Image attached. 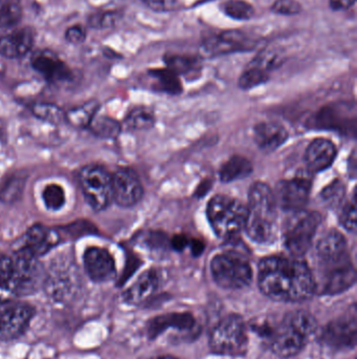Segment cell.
Segmentation results:
<instances>
[{"mask_svg": "<svg viewBox=\"0 0 357 359\" xmlns=\"http://www.w3.org/2000/svg\"><path fill=\"white\" fill-rule=\"evenodd\" d=\"M112 201L119 206H135L143 198V188L139 176L129 168H120L112 174Z\"/></svg>", "mask_w": 357, "mask_h": 359, "instance_id": "14", "label": "cell"}, {"mask_svg": "<svg viewBox=\"0 0 357 359\" xmlns=\"http://www.w3.org/2000/svg\"><path fill=\"white\" fill-rule=\"evenodd\" d=\"M313 272V270H311ZM315 293L322 295H334L348 290L355 284L356 272L350 260V256L336 262H317L315 272Z\"/></svg>", "mask_w": 357, "mask_h": 359, "instance_id": "10", "label": "cell"}, {"mask_svg": "<svg viewBox=\"0 0 357 359\" xmlns=\"http://www.w3.org/2000/svg\"><path fill=\"white\" fill-rule=\"evenodd\" d=\"M340 223L347 231H355L356 229V206L355 202L349 203L340 213Z\"/></svg>", "mask_w": 357, "mask_h": 359, "instance_id": "43", "label": "cell"}, {"mask_svg": "<svg viewBox=\"0 0 357 359\" xmlns=\"http://www.w3.org/2000/svg\"><path fill=\"white\" fill-rule=\"evenodd\" d=\"M88 129L98 138L116 139L120 135L122 127L118 121L110 117L96 115Z\"/></svg>", "mask_w": 357, "mask_h": 359, "instance_id": "34", "label": "cell"}, {"mask_svg": "<svg viewBox=\"0 0 357 359\" xmlns=\"http://www.w3.org/2000/svg\"><path fill=\"white\" fill-rule=\"evenodd\" d=\"M317 324L308 312L295 311L287 314L276 326L270 338V347L280 358H290L299 354L317 331Z\"/></svg>", "mask_w": 357, "mask_h": 359, "instance_id": "3", "label": "cell"}, {"mask_svg": "<svg viewBox=\"0 0 357 359\" xmlns=\"http://www.w3.org/2000/svg\"><path fill=\"white\" fill-rule=\"evenodd\" d=\"M189 243H190L189 240L182 235H175V237H174L173 240L171 241L172 247H173L175 250H178V251H182V250H184V248L188 246Z\"/></svg>", "mask_w": 357, "mask_h": 359, "instance_id": "47", "label": "cell"}, {"mask_svg": "<svg viewBox=\"0 0 357 359\" xmlns=\"http://www.w3.org/2000/svg\"><path fill=\"white\" fill-rule=\"evenodd\" d=\"M196 325L192 314L169 313L159 315L152 319L147 325V333L150 338H157L163 332L169 329L180 330V331H190Z\"/></svg>", "mask_w": 357, "mask_h": 359, "instance_id": "21", "label": "cell"}, {"mask_svg": "<svg viewBox=\"0 0 357 359\" xmlns=\"http://www.w3.org/2000/svg\"><path fill=\"white\" fill-rule=\"evenodd\" d=\"M336 149L327 139H315L306 151L305 161L313 172H323L333 163Z\"/></svg>", "mask_w": 357, "mask_h": 359, "instance_id": "23", "label": "cell"}, {"mask_svg": "<svg viewBox=\"0 0 357 359\" xmlns=\"http://www.w3.org/2000/svg\"><path fill=\"white\" fill-rule=\"evenodd\" d=\"M252 166L247 159L241 156H234L223 164L219 172V176L221 181L227 183V182L246 178L252 174Z\"/></svg>", "mask_w": 357, "mask_h": 359, "instance_id": "28", "label": "cell"}, {"mask_svg": "<svg viewBox=\"0 0 357 359\" xmlns=\"http://www.w3.org/2000/svg\"><path fill=\"white\" fill-rule=\"evenodd\" d=\"M84 269L88 278L94 283H107L116 276V260L110 250L90 246L84 251Z\"/></svg>", "mask_w": 357, "mask_h": 359, "instance_id": "15", "label": "cell"}, {"mask_svg": "<svg viewBox=\"0 0 357 359\" xmlns=\"http://www.w3.org/2000/svg\"><path fill=\"white\" fill-rule=\"evenodd\" d=\"M42 201L49 210H61L67 204V194L64 188L60 184H47L42 190Z\"/></svg>", "mask_w": 357, "mask_h": 359, "instance_id": "36", "label": "cell"}, {"mask_svg": "<svg viewBox=\"0 0 357 359\" xmlns=\"http://www.w3.org/2000/svg\"><path fill=\"white\" fill-rule=\"evenodd\" d=\"M328 3L332 11H346L355 5L356 0H328Z\"/></svg>", "mask_w": 357, "mask_h": 359, "instance_id": "46", "label": "cell"}, {"mask_svg": "<svg viewBox=\"0 0 357 359\" xmlns=\"http://www.w3.org/2000/svg\"><path fill=\"white\" fill-rule=\"evenodd\" d=\"M223 11L227 17L240 22L252 19L254 15V8L245 0H227L223 5Z\"/></svg>", "mask_w": 357, "mask_h": 359, "instance_id": "37", "label": "cell"}, {"mask_svg": "<svg viewBox=\"0 0 357 359\" xmlns=\"http://www.w3.org/2000/svg\"><path fill=\"white\" fill-rule=\"evenodd\" d=\"M311 190V180L306 176H297L291 180H284L276 188L277 205L284 210L295 211L303 209L308 202Z\"/></svg>", "mask_w": 357, "mask_h": 359, "instance_id": "16", "label": "cell"}, {"mask_svg": "<svg viewBox=\"0 0 357 359\" xmlns=\"http://www.w3.org/2000/svg\"><path fill=\"white\" fill-rule=\"evenodd\" d=\"M159 278L155 270H148L125 291L123 299L129 305L137 306L149 299L159 288Z\"/></svg>", "mask_w": 357, "mask_h": 359, "instance_id": "24", "label": "cell"}, {"mask_svg": "<svg viewBox=\"0 0 357 359\" xmlns=\"http://www.w3.org/2000/svg\"><path fill=\"white\" fill-rule=\"evenodd\" d=\"M317 262H336L349 256L347 241L342 233L329 231L319 240L315 248Z\"/></svg>", "mask_w": 357, "mask_h": 359, "instance_id": "22", "label": "cell"}, {"mask_svg": "<svg viewBox=\"0 0 357 359\" xmlns=\"http://www.w3.org/2000/svg\"><path fill=\"white\" fill-rule=\"evenodd\" d=\"M33 115L42 122L60 125L65 122V110L49 102H37L31 106Z\"/></svg>", "mask_w": 357, "mask_h": 359, "instance_id": "31", "label": "cell"}, {"mask_svg": "<svg viewBox=\"0 0 357 359\" xmlns=\"http://www.w3.org/2000/svg\"><path fill=\"white\" fill-rule=\"evenodd\" d=\"M86 38H87V34H86L85 28L81 26H69L65 32V39L67 42L73 46L85 42Z\"/></svg>", "mask_w": 357, "mask_h": 359, "instance_id": "45", "label": "cell"}, {"mask_svg": "<svg viewBox=\"0 0 357 359\" xmlns=\"http://www.w3.org/2000/svg\"><path fill=\"white\" fill-rule=\"evenodd\" d=\"M35 309L28 303H13L0 312V342H11L28 330Z\"/></svg>", "mask_w": 357, "mask_h": 359, "instance_id": "13", "label": "cell"}, {"mask_svg": "<svg viewBox=\"0 0 357 359\" xmlns=\"http://www.w3.org/2000/svg\"><path fill=\"white\" fill-rule=\"evenodd\" d=\"M155 123V114L147 108H133L126 118L124 124L128 129L132 131H143L150 128Z\"/></svg>", "mask_w": 357, "mask_h": 359, "instance_id": "35", "label": "cell"}, {"mask_svg": "<svg viewBox=\"0 0 357 359\" xmlns=\"http://www.w3.org/2000/svg\"><path fill=\"white\" fill-rule=\"evenodd\" d=\"M268 79H270V73L259 67L248 65L247 69L240 76L238 85L242 90H250V88L265 83Z\"/></svg>", "mask_w": 357, "mask_h": 359, "instance_id": "39", "label": "cell"}, {"mask_svg": "<svg viewBox=\"0 0 357 359\" xmlns=\"http://www.w3.org/2000/svg\"><path fill=\"white\" fill-rule=\"evenodd\" d=\"M244 231L258 244H268L277 231V203L274 192L266 184L254 183L248 192Z\"/></svg>", "mask_w": 357, "mask_h": 359, "instance_id": "2", "label": "cell"}, {"mask_svg": "<svg viewBox=\"0 0 357 359\" xmlns=\"http://www.w3.org/2000/svg\"><path fill=\"white\" fill-rule=\"evenodd\" d=\"M344 197L345 186L340 181L333 182L331 185L326 187L322 192V199L331 206H336V205L342 203Z\"/></svg>", "mask_w": 357, "mask_h": 359, "instance_id": "42", "label": "cell"}, {"mask_svg": "<svg viewBox=\"0 0 357 359\" xmlns=\"http://www.w3.org/2000/svg\"><path fill=\"white\" fill-rule=\"evenodd\" d=\"M357 323L355 315L336 319L326 326L322 332L323 344L334 350L354 348L356 344Z\"/></svg>", "mask_w": 357, "mask_h": 359, "instance_id": "18", "label": "cell"}, {"mask_svg": "<svg viewBox=\"0 0 357 359\" xmlns=\"http://www.w3.org/2000/svg\"><path fill=\"white\" fill-rule=\"evenodd\" d=\"M33 69L51 84H62L73 79L71 67L54 51L41 49L31 56Z\"/></svg>", "mask_w": 357, "mask_h": 359, "instance_id": "12", "label": "cell"}, {"mask_svg": "<svg viewBox=\"0 0 357 359\" xmlns=\"http://www.w3.org/2000/svg\"><path fill=\"white\" fill-rule=\"evenodd\" d=\"M287 139H288V133L280 123L263 122L254 126V143L264 153H272L277 151L286 142Z\"/></svg>", "mask_w": 357, "mask_h": 359, "instance_id": "20", "label": "cell"}, {"mask_svg": "<svg viewBox=\"0 0 357 359\" xmlns=\"http://www.w3.org/2000/svg\"><path fill=\"white\" fill-rule=\"evenodd\" d=\"M303 7L297 0H275L270 7L272 13L280 16H295L301 13Z\"/></svg>", "mask_w": 357, "mask_h": 359, "instance_id": "41", "label": "cell"}, {"mask_svg": "<svg viewBox=\"0 0 357 359\" xmlns=\"http://www.w3.org/2000/svg\"><path fill=\"white\" fill-rule=\"evenodd\" d=\"M211 274L219 286L231 290L245 288L252 280L250 262L242 254L234 251L214 256L211 262Z\"/></svg>", "mask_w": 357, "mask_h": 359, "instance_id": "8", "label": "cell"}, {"mask_svg": "<svg viewBox=\"0 0 357 359\" xmlns=\"http://www.w3.org/2000/svg\"><path fill=\"white\" fill-rule=\"evenodd\" d=\"M254 41L241 31H225L213 34L203 40V51L211 56L231 54L234 52L250 51L254 48Z\"/></svg>", "mask_w": 357, "mask_h": 359, "instance_id": "17", "label": "cell"}, {"mask_svg": "<svg viewBox=\"0 0 357 359\" xmlns=\"http://www.w3.org/2000/svg\"><path fill=\"white\" fill-rule=\"evenodd\" d=\"M22 16L21 0H0V30L17 26Z\"/></svg>", "mask_w": 357, "mask_h": 359, "instance_id": "30", "label": "cell"}, {"mask_svg": "<svg viewBox=\"0 0 357 359\" xmlns=\"http://www.w3.org/2000/svg\"><path fill=\"white\" fill-rule=\"evenodd\" d=\"M14 258V297L33 294L42 288L44 282L45 269L39 258L19 249Z\"/></svg>", "mask_w": 357, "mask_h": 359, "instance_id": "11", "label": "cell"}, {"mask_svg": "<svg viewBox=\"0 0 357 359\" xmlns=\"http://www.w3.org/2000/svg\"><path fill=\"white\" fill-rule=\"evenodd\" d=\"M207 215L218 237L233 239L244 231L246 206L236 199L217 196L209 202Z\"/></svg>", "mask_w": 357, "mask_h": 359, "instance_id": "6", "label": "cell"}, {"mask_svg": "<svg viewBox=\"0 0 357 359\" xmlns=\"http://www.w3.org/2000/svg\"><path fill=\"white\" fill-rule=\"evenodd\" d=\"M100 103L96 100H90L82 106H75L65 110V122L75 128L88 129L92 120L98 115Z\"/></svg>", "mask_w": 357, "mask_h": 359, "instance_id": "26", "label": "cell"}, {"mask_svg": "<svg viewBox=\"0 0 357 359\" xmlns=\"http://www.w3.org/2000/svg\"><path fill=\"white\" fill-rule=\"evenodd\" d=\"M80 187L92 210L100 212L112 202V174L100 164H88L80 170Z\"/></svg>", "mask_w": 357, "mask_h": 359, "instance_id": "7", "label": "cell"}, {"mask_svg": "<svg viewBox=\"0 0 357 359\" xmlns=\"http://www.w3.org/2000/svg\"><path fill=\"white\" fill-rule=\"evenodd\" d=\"M191 248H192V252L194 256H200L203 250H204V244L202 242L194 240V241L191 242Z\"/></svg>", "mask_w": 357, "mask_h": 359, "instance_id": "48", "label": "cell"}, {"mask_svg": "<svg viewBox=\"0 0 357 359\" xmlns=\"http://www.w3.org/2000/svg\"><path fill=\"white\" fill-rule=\"evenodd\" d=\"M164 61L168 69H171L178 76L197 75L202 67L200 58L192 55L168 53L164 56Z\"/></svg>", "mask_w": 357, "mask_h": 359, "instance_id": "27", "label": "cell"}, {"mask_svg": "<svg viewBox=\"0 0 357 359\" xmlns=\"http://www.w3.org/2000/svg\"><path fill=\"white\" fill-rule=\"evenodd\" d=\"M214 352L227 356H241L248 347L247 327L239 315H229L215 326L210 335Z\"/></svg>", "mask_w": 357, "mask_h": 359, "instance_id": "9", "label": "cell"}, {"mask_svg": "<svg viewBox=\"0 0 357 359\" xmlns=\"http://www.w3.org/2000/svg\"><path fill=\"white\" fill-rule=\"evenodd\" d=\"M149 359H180V358H176V357H173V356H159V357H153V358H149Z\"/></svg>", "mask_w": 357, "mask_h": 359, "instance_id": "49", "label": "cell"}, {"mask_svg": "<svg viewBox=\"0 0 357 359\" xmlns=\"http://www.w3.org/2000/svg\"><path fill=\"white\" fill-rule=\"evenodd\" d=\"M321 221V215L315 211L305 208L290 211L283 226V240L293 256L299 258L308 251Z\"/></svg>", "mask_w": 357, "mask_h": 359, "instance_id": "5", "label": "cell"}, {"mask_svg": "<svg viewBox=\"0 0 357 359\" xmlns=\"http://www.w3.org/2000/svg\"><path fill=\"white\" fill-rule=\"evenodd\" d=\"M149 76L155 81V87L157 91L171 94V95H178L182 93V83L178 75L168 67L150 69Z\"/></svg>", "mask_w": 357, "mask_h": 359, "instance_id": "29", "label": "cell"}, {"mask_svg": "<svg viewBox=\"0 0 357 359\" xmlns=\"http://www.w3.org/2000/svg\"><path fill=\"white\" fill-rule=\"evenodd\" d=\"M43 289L47 297L60 305L77 301L83 290L79 269L67 258H59L45 270Z\"/></svg>", "mask_w": 357, "mask_h": 359, "instance_id": "4", "label": "cell"}, {"mask_svg": "<svg viewBox=\"0 0 357 359\" xmlns=\"http://www.w3.org/2000/svg\"><path fill=\"white\" fill-rule=\"evenodd\" d=\"M36 31L32 26L16 28L10 34L0 36V56L6 59L26 57L34 48Z\"/></svg>", "mask_w": 357, "mask_h": 359, "instance_id": "19", "label": "cell"}, {"mask_svg": "<svg viewBox=\"0 0 357 359\" xmlns=\"http://www.w3.org/2000/svg\"><path fill=\"white\" fill-rule=\"evenodd\" d=\"M284 58V55L281 51L275 50V49H264L261 52L258 53L257 56L254 57L248 65L259 67L270 73L272 69L282 65Z\"/></svg>", "mask_w": 357, "mask_h": 359, "instance_id": "38", "label": "cell"}, {"mask_svg": "<svg viewBox=\"0 0 357 359\" xmlns=\"http://www.w3.org/2000/svg\"><path fill=\"white\" fill-rule=\"evenodd\" d=\"M258 283L264 295L277 301H306L315 293L308 265L297 256H268L260 262Z\"/></svg>", "mask_w": 357, "mask_h": 359, "instance_id": "1", "label": "cell"}, {"mask_svg": "<svg viewBox=\"0 0 357 359\" xmlns=\"http://www.w3.org/2000/svg\"><path fill=\"white\" fill-rule=\"evenodd\" d=\"M14 267L13 256L0 253V301L13 295Z\"/></svg>", "mask_w": 357, "mask_h": 359, "instance_id": "32", "label": "cell"}, {"mask_svg": "<svg viewBox=\"0 0 357 359\" xmlns=\"http://www.w3.org/2000/svg\"><path fill=\"white\" fill-rule=\"evenodd\" d=\"M121 15L118 11L98 12L88 18V26L96 30L112 28L118 24Z\"/></svg>", "mask_w": 357, "mask_h": 359, "instance_id": "40", "label": "cell"}, {"mask_svg": "<svg viewBox=\"0 0 357 359\" xmlns=\"http://www.w3.org/2000/svg\"><path fill=\"white\" fill-rule=\"evenodd\" d=\"M150 10L159 13L171 12L177 7V0H141Z\"/></svg>", "mask_w": 357, "mask_h": 359, "instance_id": "44", "label": "cell"}, {"mask_svg": "<svg viewBox=\"0 0 357 359\" xmlns=\"http://www.w3.org/2000/svg\"><path fill=\"white\" fill-rule=\"evenodd\" d=\"M26 178L20 174L10 176L0 187V201L5 204H14L21 199L26 187Z\"/></svg>", "mask_w": 357, "mask_h": 359, "instance_id": "33", "label": "cell"}, {"mask_svg": "<svg viewBox=\"0 0 357 359\" xmlns=\"http://www.w3.org/2000/svg\"><path fill=\"white\" fill-rule=\"evenodd\" d=\"M57 242L58 240L54 239L51 229L42 224H35L26 231L24 244L20 249L39 258L52 249Z\"/></svg>", "mask_w": 357, "mask_h": 359, "instance_id": "25", "label": "cell"}]
</instances>
